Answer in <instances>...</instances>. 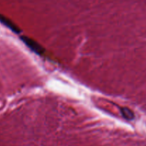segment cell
Here are the masks:
<instances>
[{
    "mask_svg": "<svg viewBox=\"0 0 146 146\" xmlns=\"http://www.w3.org/2000/svg\"><path fill=\"white\" fill-rule=\"evenodd\" d=\"M20 38H21V41L34 53L38 54V55H41L44 53V48L34 40L31 39L26 36H21Z\"/></svg>",
    "mask_w": 146,
    "mask_h": 146,
    "instance_id": "cell-1",
    "label": "cell"
},
{
    "mask_svg": "<svg viewBox=\"0 0 146 146\" xmlns=\"http://www.w3.org/2000/svg\"><path fill=\"white\" fill-rule=\"evenodd\" d=\"M0 22L4 24L5 27H8L9 29H11L13 32L16 33V34H19L21 32L20 29L12 21H11L9 19L7 18L4 16L1 15V14H0Z\"/></svg>",
    "mask_w": 146,
    "mask_h": 146,
    "instance_id": "cell-2",
    "label": "cell"
},
{
    "mask_svg": "<svg viewBox=\"0 0 146 146\" xmlns=\"http://www.w3.org/2000/svg\"><path fill=\"white\" fill-rule=\"evenodd\" d=\"M121 113L122 114L123 117L124 118H125L126 120H128V121H131V120L134 119V118H135L134 113L130 108H126V107H123V108H121Z\"/></svg>",
    "mask_w": 146,
    "mask_h": 146,
    "instance_id": "cell-3",
    "label": "cell"
}]
</instances>
